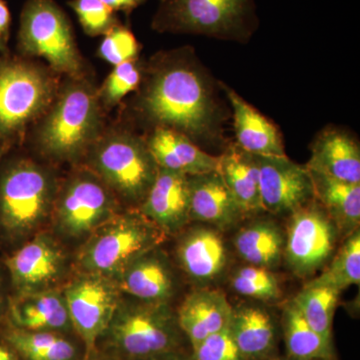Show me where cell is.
<instances>
[{
  "mask_svg": "<svg viewBox=\"0 0 360 360\" xmlns=\"http://www.w3.org/2000/svg\"><path fill=\"white\" fill-rule=\"evenodd\" d=\"M54 200L44 168L27 160L0 162V238L13 241L41 221Z\"/></svg>",
  "mask_w": 360,
  "mask_h": 360,
  "instance_id": "4",
  "label": "cell"
},
{
  "mask_svg": "<svg viewBox=\"0 0 360 360\" xmlns=\"http://www.w3.org/2000/svg\"><path fill=\"white\" fill-rule=\"evenodd\" d=\"M309 170L314 200L345 236L359 229L360 184H348Z\"/></svg>",
  "mask_w": 360,
  "mask_h": 360,
  "instance_id": "26",
  "label": "cell"
},
{
  "mask_svg": "<svg viewBox=\"0 0 360 360\" xmlns=\"http://www.w3.org/2000/svg\"><path fill=\"white\" fill-rule=\"evenodd\" d=\"M309 169L333 179L360 184L359 142L345 130L326 127L316 135L311 146Z\"/></svg>",
  "mask_w": 360,
  "mask_h": 360,
  "instance_id": "18",
  "label": "cell"
},
{
  "mask_svg": "<svg viewBox=\"0 0 360 360\" xmlns=\"http://www.w3.org/2000/svg\"><path fill=\"white\" fill-rule=\"evenodd\" d=\"M312 283L333 286L340 291L360 283V231L345 236L330 264Z\"/></svg>",
  "mask_w": 360,
  "mask_h": 360,
  "instance_id": "31",
  "label": "cell"
},
{
  "mask_svg": "<svg viewBox=\"0 0 360 360\" xmlns=\"http://www.w3.org/2000/svg\"><path fill=\"white\" fill-rule=\"evenodd\" d=\"M180 331L176 314L167 303L120 302L105 335L125 357L151 360L174 354Z\"/></svg>",
  "mask_w": 360,
  "mask_h": 360,
  "instance_id": "7",
  "label": "cell"
},
{
  "mask_svg": "<svg viewBox=\"0 0 360 360\" xmlns=\"http://www.w3.org/2000/svg\"><path fill=\"white\" fill-rule=\"evenodd\" d=\"M284 236L281 227L269 219H258L239 229L233 245L241 259L250 265L276 269L283 258Z\"/></svg>",
  "mask_w": 360,
  "mask_h": 360,
  "instance_id": "27",
  "label": "cell"
},
{
  "mask_svg": "<svg viewBox=\"0 0 360 360\" xmlns=\"http://www.w3.org/2000/svg\"><path fill=\"white\" fill-rule=\"evenodd\" d=\"M340 236L321 205L310 201L288 215L284 259L296 276H312L328 262Z\"/></svg>",
  "mask_w": 360,
  "mask_h": 360,
  "instance_id": "10",
  "label": "cell"
},
{
  "mask_svg": "<svg viewBox=\"0 0 360 360\" xmlns=\"http://www.w3.org/2000/svg\"><path fill=\"white\" fill-rule=\"evenodd\" d=\"M232 309L224 291L200 288L187 295L180 305L177 323L193 349L208 336L229 326Z\"/></svg>",
  "mask_w": 360,
  "mask_h": 360,
  "instance_id": "17",
  "label": "cell"
},
{
  "mask_svg": "<svg viewBox=\"0 0 360 360\" xmlns=\"http://www.w3.org/2000/svg\"><path fill=\"white\" fill-rule=\"evenodd\" d=\"M257 160L264 212L288 217L314 200L311 176L305 165L288 156H257Z\"/></svg>",
  "mask_w": 360,
  "mask_h": 360,
  "instance_id": "13",
  "label": "cell"
},
{
  "mask_svg": "<svg viewBox=\"0 0 360 360\" xmlns=\"http://www.w3.org/2000/svg\"><path fill=\"white\" fill-rule=\"evenodd\" d=\"M63 297L71 326L84 341L87 359L98 338L105 335L120 304L117 291L106 276L87 274L73 281Z\"/></svg>",
  "mask_w": 360,
  "mask_h": 360,
  "instance_id": "12",
  "label": "cell"
},
{
  "mask_svg": "<svg viewBox=\"0 0 360 360\" xmlns=\"http://www.w3.org/2000/svg\"><path fill=\"white\" fill-rule=\"evenodd\" d=\"M141 79L142 72L136 59L120 63L115 66L97 96L106 105H115L123 97L136 89Z\"/></svg>",
  "mask_w": 360,
  "mask_h": 360,
  "instance_id": "33",
  "label": "cell"
},
{
  "mask_svg": "<svg viewBox=\"0 0 360 360\" xmlns=\"http://www.w3.org/2000/svg\"><path fill=\"white\" fill-rule=\"evenodd\" d=\"M86 360H91V359H90V357H89V359H87ZM96 360H97V359H96Z\"/></svg>",
  "mask_w": 360,
  "mask_h": 360,
  "instance_id": "45",
  "label": "cell"
},
{
  "mask_svg": "<svg viewBox=\"0 0 360 360\" xmlns=\"http://www.w3.org/2000/svg\"><path fill=\"white\" fill-rule=\"evenodd\" d=\"M217 172L245 217L264 212L260 200L257 156L232 144L219 156Z\"/></svg>",
  "mask_w": 360,
  "mask_h": 360,
  "instance_id": "24",
  "label": "cell"
},
{
  "mask_svg": "<svg viewBox=\"0 0 360 360\" xmlns=\"http://www.w3.org/2000/svg\"><path fill=\"white\" fill-rule=\"evenodd\" d=\"M258 26L255 0H160L156 32L245 42Z\"/></svg>",
  "mask_w": 360,
  "mask_h": 360,
  "instance_id": "3",
  "label": "cell"
},
{
  "mask_svg": "<svg viewBox=\"0 0 360 360\" xmlns=\"http://www.w3.org/2000/svg\"><path fill=\"white\" fill-rule=\"evenodd\" d=\"M40 124L37 141L44 155L58 160L79 158L101 136L97 92L80 77H70Z\"/></svg>",
  "mask_w": 360,
  "mask_h": 360,
  "instance_id": "2",
  "label": "cell"
},
{
  "mask_svg": "<svg viewBox=\"0 0 360 360\" xmlns=\"http://www.w3.org/2000/svg\"><path fill=\"white\" fill-rule=\"evenodd\" d=\"M18 47L44 58L58 72L80 77L82 60L70 21L53 0H27L20 16Z\"/></svg>",
  "mask_w": 360,
  "mask_h": 360,
  "instance_id": "8",
  "label": "cell"
},
{
  "mask_svg": "<svg viewBox=\"0 0 360 360\" xmlns=\"http://www.w3.org/2000/svg\"><path fill=\"white\" fill-rule=\"evenodd\" d=\"M191 49L169 52L153 65L139 106L156 127L176 130L195 142L221 139L224 110L217 87Z\"/></svg>",
  "mask_w": 360,
  "mask_h": 360,
  "instance_id": "1",
  "label": "cell"
},
{
  "mask_svg": "<svg viewBox=\"0 0 360 360\" xmlns=\"http://www.w3.org/2000/svg\"><path fill=\"white\" fill-rule=\"evenodd\" d=\"M141 212L165 236L179 233L191 222L188 176L158 167Z\"/></svg>",
  "mask_w": 360,
  "mask_h": 360,
  "instance_id": "15",
  "label": "cell"
},
{
  "mask_svg": "<svg viewBox=\"0 0 360 360\" xmlns=\"http://www.w3.org/2000/svg\"><path fill=\"white\" fill-rule=\"evenodd\" d=\"M6 51V41H4V39H0V52L4 53Z\"/></svg>",
  "mask_w": 360,
  "mask_h": 360,
  "instance_id": "43",
  "label": "cell"
},
{
  "mask_svg": "<svg viewBox=\"0 0 360 360\" xmlns=\"http://www.w3.org/2000/svg\"><path fill=\"white\" fill-rule=\"evenodd\" d=\"M120 290L142 302L167 303L174 292V277L161 253L153 250L118 274Z\"/></svg>",
  "mask_w": 360,
  "mask_h": 360,
  "instance_id": "23",
  "label": "cell"
},
{
  "mask_svg": "<svg viewBox=\"0 0 360 360\" xmlns=\"http://www.w3.org/2000/svg\"><path fill=\"white\" fill-rule=\"evenodd\" d=\"M89 150L92 168L103 184L123 200L141 205L158 170L146 141L115 132L99 136Z\"/></svg>",
  "mask_w": 360,
  "mask_h": 360,
  "instance_id": "6",
  "label": "cell"
},
{
  "mask_svg": "<svg viewBox=\"0 0 360 360\" xmlns=\"http://www.w3.org/2000/svg\"><path fill=\"white\" fill-rule=\"evenodd\" d=\"M231 286L238 295L260 302H276L283 295L274 272L255 265L236 270L231 276Z\"/></svg>",
  "mask_w": 360,
  "mask_h": 360,
  "instance_id": "32",
  "label": "cell"
},
{
  "mask_svg": "<svg viewBox=\"0 0 360 360\" xmlns=\"http://www.w3.org/2000/svg\"><path fill=\"white\" fill-rule=\"evenodd\" d=\"M7 149H8V146H1V144H0V162H1V160H4V156H6Z\"/></svg>",
  "mask_w": 360,
  "mask_h": 360,
  "instance_id": "42",
  "label": "cell"
},
{
  "mask_svg": "<svg viewBox=\"0 0 360 360\" xmlns=\"http://www.w3.org/2000/svg\"><path fill=\"white\" fill-rule=\"evenodd\" d=\"M56 85L39 66L15 58L0 60V144L7 146L53 101Z\"/></svg>",
  "mask_w": 360,
  "mask_h": 360,
  "instance_id": "9",
  "label": "cell"
},
{
  "mask_svg": "<svg viewBox=\"0 0 360 360\" xmlns=\"http://www.w3.org/2000/svg\"><path fill=\"white\" fill-rule=\"evenodd\" d=\"M7 322L30 331L61 333L72 328L65 297L53 291H32L11 295Z\"/></svg>",
  "mask_w": 360,
  "mask_h": 360,
  "instance_id": "22",
  "label": "cell"
},
{
  "mask_svg": "<svg viewBox=\"0 0 360 360\" xmlns=\"http://www.w3.org/2000/svg\"><path fill=\"white\" fill-rule=\"evenodd\" d=\"M0 341L21 360H75L77 357V347L63 333L25 330L7 321L0 328Z\"/></svg>",
  "mask_w": 360,
  "mask_h": 360,
  "instance_id": "28",
  "label": "cell"
},
{
  "mask_svg": "<svg viewBox=\"0 0 360 360\" xmlns=\"http://www.w3.org/2000/svg\"><path fill=\"white\" fill-rule=\"evenodd\" d=\"M189 219L224 231L245 219L217 170L188 176Z\"/></svg>",
  "mask_w": 360,
  "mask_h": 360,
  "instance_id": "16",
  "label": "cell"
},
{
  "mask_svg": "<svg viewBox=\"0 0 360 360\" xmlns=\"http://www.w3.org/2000/svg\"><path fill=\"white\" fill-rule=\"evenodd\" d=\"M340 292L333 286L309 281L292 300L307 323L328 340H333V316Z\"/></svg>",
  "mask_w": 360,
  "mask_h": 360,
  "instance_id": "30",
  "label": "cell"
},
{
  "mask_svg": "<svg viewBox=\"0 0 360 360\" xmlns=\"http://www.w3.org/2000/svg\"><path fill=\"white\" fill-rule=\"evenodd\" d=\"M151 360H184L180 359V357L176 356L174 354L165 355V356L158 357V359H151Z\"/></svg>",
  "mask_w": 360,
  "mask_h": 360,
  "instance_id": "41",
  "label": "cell"
},
{
  "mask_svg": "<svg viewBox=\"0 0 360 360\" xmlns=\"http://www.w3.org/2000/svg\"><path fill=\"white\" fill-rule=\"evenodd\" d=\"M286 360H297V359H286ZM317 360H321V359H317Z\"/></svg>",
  "mask_w": 360,
  "mask_h": 360,
  "instance_id": "44",
  "label": "cell"
},
{
  "mask_svg": "<svg viewBox=\"0 0 360 360\" xmlns=\"http://www.w3.org/2000/svg\"><path fill=\"white\" fill-rule=\"evenodd\" d=\"M11 25V14L4 0H0V39L6 41Z\"/></svg>",
  "mask_w": 360,
  "mask_h": 360,
  "instance_id": "38",
  "label": "cell"
},
{
  "mask_svg": "<svg viewBox=\"0 0 360 360\" xmlns=\"http://www.w3.org/2000/svg\"><path fill=\"white\" fill-rule=\"evenodd\" d=\"M8 277L4 276V271L0 270V324L2 319H7L8 314L9 298L11 296L7 295L6 281Z\"/></svg>",
  "mask_w": 360,
  "mask_h": 360,
  "instance_id": "39",
  "label": "cell"
},
{
  "mask_svg": "<svg viewBox=\"0 0 360 360\" xmlns=\"http://www.w3.org/2000/svg\"><path fill=\"white\" fill-rule=\"evenodd\" d=\"M15 295L39 291L56 281L63 269V255L51 239L39 236L2 260Z\"/></svg>",
  "mask_w": 360,
  "mask_h": 360,
  "instance_id": "14",
  "label": "cell"
},
{
  "mask_svg": "<svg viewBox=\"0 0 360 360\" xmlns=\"http://www.w3.org/2000/svg\"><path fill=\"white\" fill-rule=\"evenodd\" d=\"M219 232L212 226H196L180 238L176 250L180 267L198 283H210L224 271L226 250Z\"/></svg>",
  "mask_w": 360,
  "mask_h": 360,
  "instance_id": "20",
  "label": "cell"
},
{
  "mask_svg": "<svg viewBox=\"0 0 360 360\" xmlns=\"http://www.w3.org/2000/svg\"><path fill=\"white\" fill-rule=\"evenodd\" d=\"M0 360H20V359L11 347L0 341Z\"/></svg>",
  "mask_w": 360,
  "mask_h": 360,
  "instance_id": "40",
  "label": "cell"
},
{
  "mask_svg": "<svg viewBox=\"0 0 360 360\" xmlns=\"http://www.w3.org/2000/svg\"><path fill=\"white\" fill-rule=\"evenodd\" d=\"M70 6L77 13L85 33L90 37L104 35L118 25L115 11L101 0H71Z\"/></svg>",
  "mask_w": 360,
  "mask_h": 360,
  "instance_id": "34",
  "label": "cell"
},
{
  "mask_svg": "<svg viewBox=\"0 0 360 360\" xmlns=\"http://www.w3.org/2000/svg\"><path fill=\"white\" fill-rule=\"evenodd\" d=\"M139 44L134 33L124 26L116 25L104 34L99 46V56L112 65L136 59Z\"/></svg>",
  "mask_w": 360,
  "mask_h": 360,
  "instance_id": "35",
  "label": "cell"
},
{
  "mask_svg": "<svg viewBox=\"0 0 360 360\" xmlns=\"http://www.w3.org/2000/svg\"><path fill=\"white\" fill-rule=\"evenodd\" d=\"M101 1L113 11H122L130 13L143 4L146 0H101Z\"/></svg>",
  "mask_w": 360,
  "mask_h": 360,
  "instance_id": "37",
  "label": "cell"
},
{
  "mask_svg": "<svg viewBox=\"0 0 360 360\" xmlns=\"http://www.w3.org/2000/svg\"><path fill=\"white\" fill-rule=\"evenodd\" d=\"M283 331L288 359L333 360V340L319 335L307 323L293 300L283 310Z\"/></svg>",
  "mask_w": 360,
  "mask_h": 360,
  "instance_id": "29",
  "label": "cell"
},
{
  "mask_svg": "<svg viewBox=\"0 0 360 360\" xmlns=\"http://www.w3.org/2000/svg\"><path fill=\"white\" fill-rule=\"evenodd\" d=\"M229 328L243 360L267 359L274 349V321L262 307L241 305L232 309Z\"/></svg>",
  "mask_w": 360,
  "mask_h": 360,
  "instance_id": "25",
  "label": "cell"
},
{
  "mask_svg": "<svg viewBox=\"0 0 360 360\" xmlns=\"http://www.w3.org/2000/svg\"><path fill=\"white\" fill-rule=\"evenodd\" d=\"M112 191L96 174L82 172L71 177L56 205L59 229L71 238L92 233L115 215Z\"/></svg>",
  "mask_w": 360,
  "mask_h": 360,
  "instance_id": "11",
  "label": "cell"
},
{
  "mask_svg": "<svg viewBox=\"0 0 360 360\" xmlns=\"http://www.w3.org/2000/svg\"><path fill=\"white\" fill-rule=\"evenodd\" d=\"M146 143L156 165L163 169L191 176L215 172L219 168V156L205 153L176 130L155 127Z\"/></svg>",
  "mask_w": 360,
  "mask_h": 360,
  "instance_id": "19",
  "label": "cell"
},
{
  "mask_svg": "<svg viewBox=\"0 0 360 360\" xmlns=\"http://www.w3.org/2000/svg\"><path fill=\"white\" fill-rule=\"evenodd\" d=\"M231 103L236 144L250 155L286 156L283 136L269 118L227 85L220 84Z\"/></svg>",
  "mask_w": 360,
  "mask_h": 360,
  "instance_id": "21",
  "label": "cell"
},
{
  "mask_svg": "<svg viewBox=\"0 0 360 360\" xmlns=\"http://www.w3.org/2000/svg\"><path fill=\"white\" fill-rule=\"evenodd\" d=\"M165 238V234L141 212L113 215L92 232L80 252L79 264L87 274L118 276Z\"/></svg>",
  "mask_w": 360,
  "mask_h": 360,
  "instance_id": "5",
  "label": "cell"
},
{
  "mask_svg": "<svg viewBox=\"0 0 360 360\" xmlns=\"http://www.w3.org/2000/svg\"><path fill=\"white\" fill-rule=\"evenodd\" d=\"M193 352L191 360H243L229 326L201 341Z\"/></svg>",
  "mask_w": 360,
  "mask_h": 360,
  "instance_id": "36",
  "label": "cell"
}]
</instances>
